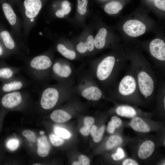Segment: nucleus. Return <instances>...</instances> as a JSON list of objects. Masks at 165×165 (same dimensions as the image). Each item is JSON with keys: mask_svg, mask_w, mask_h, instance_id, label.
Wrapping results in <instances>:
<instances>
[{"mask_svg": "<svg viewBox=\"0 0 165 165\" xmlns=\"http://www.w3.org/2000/svg\"><path fill=\"white\" fill-rule=\"evenodd\" d=\"M130 65L140 93L145 98L151 96L156 90V82L150 65L145 62L134 61Z\"/></svg>", "mask_w": 165, "mask_h": 165, "instance_id": "f257e3e1", "label": "nucleus"}, {"mask_svg": "<svg viewBox=\"0 0 165 165\" xmlns=\"http://www.w3.org/2000/svg\"><path fill=\"white\" fill-rule=\"evenodd\" d=\"M53 64L50 57L42 54L28 60L24 67L34 81L37 84H41L47 78Z\"/></svg>", "mask_w": 165, "mask_h": 165, "instance_id": "f03ea898", "label": "nucleus"}, {"mask_svg": "<svg viewBox=\"0 0 165 165\" xmlns=\"http://www.w3.org/2000/svg\"><path fill=\"white\" fill-rule=\"evenodd\" d=\"M119 59L113 56L106 57L97 65L96 71L97 79L101 82L106 81L114 74H117L123 65Z\"/></svg>", "mask_w": 165, "mask_h": 165, "instance_id": "7ed1b4c3", "label": "nucleus"}, {"mask_svg": "<svg viewBox=\"0 0 165 165\" xmlns=\"http://www.w3.org/2000/svg\"><path fill=\"white\" fill-rule=\"evenodd\" d=\"M121 79L116 90L117 93L124 97L140 93L134 74L131 69Z\"/></svg>", "mask_w": 165, "mask_h": 165, "instance_id": "20e7f679", "label": "nucleus"}, {"mask_svg": "<svg viewBox=\"0 0 165 165\" xmlns=\"http://www.w3.org/2000/svg\"><path fill=\"white\" fill-rule=\"evenodd\" d=\"M61 90L57 86H47L42 89L39 102L41 108L44 110H50L54 108L58 101Z\"/></svg>", "mask_w": 165, "mask_h": 165, "instance_id": "39448f33", "label": "nucleus"}, {"mask_svg": "<svg viewBox=\"0 0 165 165\" xmlns=\"http://www.w3.org/2000/svg\"><path fill=\"white\" fill-rule=\"evenodd\" d=\"M28 96V93L26 91L19 90L7 93L2 97L1 103L7 108H16L22 105Z\"/></svg>", "mask_w": 165, "mask_h": 165, "instance_id": "423d86ee", "label": "nucleus"}, {"mask_svg": "<svg viewBox=\"0 0 165 165\" xmlns=\"http://www.w3.org/2000/svg\"><path fill=\"white\" fill-rule=\"evenodd\" d=\"M149 51L151 56L158 61V66L163 69L165 61V43L160 38L154 39L149 44Z\"/></svg>", "mask_w": 165, "mask_h": 165, "instance_id": "0eeeda50", "label": "nucleus"}, {"mask_svg": "<svg viewBox=\"0 0 165 165\" xmlns=\"http://www.w3.org/2000/svg\"><path fill=\"white\" fill-rule=\"evenodd\" d=\"M2 86L1 90L6 93L21 90L29 84L28 81L21 76H15L8 80Z\"/></svg>", "mask_w": 165, "mask_h": 165, "instance_id": "6e6552de", "label": "nucleus"}, {"mask_svg": "<svg viewBox=\"0 0 165 165\" xmlns=\"http://www.w3.org/2000/svg\"><path fill=\"white\" fill-rule=\"evenodd\" d=\"M123 29L128 35L132 37H137L145 33L146 27L141 22L137 20H131L125 23Z\"/></svg>", "mask_w": 165, "mask_h": 165, "instance_id": "1a4fd4ad", "label": "nucleus"}, {"mask_svg": "<svg viewBox=\"0 0 165 165\" xmlns=\"http://www.w3.org/2000/svg\"><path fill=\"white\" fill-rule=\"evenodd\" d=\"M24 5L26 16L33 21L38 14L42 7L40 0H24Z\"/></svg>", "mask_w": 165, "mask_h": 165, "instance_id": "9d476101", "label": "nucleus"}, {"mask_svg": "<svg viewBox=\"0 0 165 165\" xmlns=\"http://www.w3.org/2000/svg\"><path fill=\"white\" fill-rule=\"evenodd\" d=\"M51 71L53 76L57 79L68 77L72 73L69 66L63 64L58 61L53 63Z\"/></svg>", "mask_w": 165, "mask_h": 165, "instance_id": "9b49d317", "label": "nucleus"}, {"mask_svg": "<svg viewBox=\"0 0 165 165\" xmlns=\"http://www.w3.org/2000/svg\"><path fill=\"white\" fill-rule=\"evenodd\" d=\"M82 96L86 99L92 101L99 100L102 95L101 90L96 86H91L84 89L81 93Z\"/></svg>", "mask_w": 165, "mask_h": 165, "instance_id": "f8f14e48", "label": "nucleus"}, {"mask_svg": "<svg viewBox=\"0 0 165 165\" xmlns=\"http://www.w3.org/2000/svg\"><path fill=\"white\" fill-rule=\"evenodd\" d=\"M37 153L38 155L42 157L47 156L49 154L50 145L46 136L42 135L37 139Z\"/></svg>", "mask_w": 165, "mask_h": 165, "instance_id": "ddd939ff", "label": "nucleus"}, {"mask_svg": "<svg viewBox=\"0 0 165 165\" xmlns=\"http://www.w3.org/2000/svg\"><path fill=\"white\" fill-rule=\"evenodd\" d=\"M155 147V144L152 141L148 140L145 141L139 147L138 152L139 157L142 160L148 158L153 153Z\"/></svg>", "mask_w": 165, "mask_h": 165, "instance_id": "4468645a", "label": "nucleus"}, {"mask_svg": "<svg viewBox=\"0 0 165 165\" xmlns=\"http://www.w3.org/2000/svg\"><path fill=\"white\" fill-rule=\"evenodd\" d=\"M22 68L19 67L9 66L0 67V79L7 80L16 76L22 70Z\"/></svg>", "mask_w": 165, "mask_h": 165, "instance_id": "2eb2a0df", "label": "nucleus"}, {"mask_svg": "<svg viewBox=\"0 0 165 165\" xmlns=\"http://www.w3.org/2000/svg\"><path fill=\"white\" fill-rule=\"evenodd\" d=\"M129 125L135 130L142 132H148L150 130L149 126L139 117L133 118Z\"/></svg>", "mask_w": 165, "mask_h": 165, "instance_id": "dca6fc26", "label": "nucleus"}, {"mask_svg": "<svg viewBox=\"0 0 165 165\" xmlns=\"http://www.w3.org/2000/svg\"><path fill=\"white\" fill-rule=\"evenodd\" d=\"M71 118L69 114L61 109L55 110L50 115L51 119L54 122L57 123L66 122L70 119Z\"/></svg>", "mask_w": 165, "mask_h": 165, "instance_id": "f3484780", "label": "nucleus"}, {"mask_svg": "<svg viewBox=\"0 0 165 165\" xmlns=\"http://www.w3.org/2000/svg\"><path fill=\"white\" fill-rule=\"evenodd\" d=\"M115 111L118 115L127 117L132 118L137 114L136 111L134 108L126 105L118 106Z\"/></svg>", "mask_w": 165, "mask_h": 165, "instance_id": "a211bd4d", "label": "nucleus"}, {"mask_svg": "<svg viewBox=\"0 0 165 165\" xmlns=\"http://www.w3.org/2000/svg\"><path fill=\"white\" fill-rule=\"evenodd\" d=\"M107 34V30L104 28H101L94 38V46L97 49H101L105 46L106 38Z\"/></svg>", "mask_w": 165, "mask_h": 165, "instance_id": "6ab92c4d", "label": "nucleus"}, {"mask_svg": "<svg viewBox=\"0 0 165 165\" xmlns=\"http://www.w3.org/2000/svg\"><path fill=\"white\" fill-rule=\"evenodd\" d=\"M0 35L6 48L13 52L16 50L17 48L16 44L9 32L6 31H2L0 33Z\"/></svg>", "mask_w": 165, "mask_h": 165, "instance_id": "aec40b11", "label": "nucleus"}, {"mask_svg": "<svg viewBox=\"0 0 165 165\" xmlns=\"http://www.w3.org/2000/svg\"><path fill=\"white\" fill-rule=\"evenodd\" d=\"M2 8L9 24L12 25H14L16 22V16L11 6L7 3H4L2 5Z\"/></svg>", "mask_w": 165, "mask_h": 165, "instance_id": "412c9836", "label": "nucleus"}, {"mask_svg": "<svg viewBox=\"0 0 165 165\" xmlns=\"http://www.w3.org/2000/svg\"><path fill=\"white\" fill-rule=\"evenodd\" d=\"M123 7V5L120 2L113 1L106 5L104 10L109 14H115L118 13L122 9Z\"/></svg>", "mask_w": 165, "mask_h": 165, "instance_id": "4be33fe9", "label": "nucleus"}, {"mask_svg": "<svg viewBox=\"0 0 165 165\" xmlns=\"http://www.w3.org/2000/svg\"><path fill=\"white\" fill-rule=\"evenodd\" d=\"M57 49L58 51L66 58L73 60L76 57V55L75 52L68 49L64 45L62 44H58L57 46Z\"/></svg>", "mask_w": 165, "mask_h": 165, "instance_id": "5701e85b", "label": "nucleus"}, {"mask_svg": "<svg viewBox=\"0 0 165 165\" xmlns=\"http://www.w3.org/2000/svg\"><path fill=\"white\" fill-rule=\"evenodd\" d=\"M122 142V138L117 135L111 136L106 143V147L108 149H110L115 146L120 144Z\"/></svg>", "mask_w": 165, "mask_h": 165, "instance_id": "b1692460", "label": "nucleus"}, {"mask_svg": "<svg viewBox=\"0 0 165 165\" xmlns=\"http://www.w3.org/2000/svg\"><path fill=\"white\" fill-rule=\"evenodd\" d=\"M54 132L56 134L65 139H69L71 136L70 132L67 130L60 127H55Z\"/></svg>", "mask_w": 165, "mask_h": 165, "instance_id": "393cba45", "label": "nucleus"}, {"mask_svg": "<svg viewBox=\"0 0 165 165\" xmlns=\"http://www.w3.org/2000/svg\"><path fill=\"white\" fill-rule=\"evenodd\" d=\"M77 10L81 15L85 14L86 12L88 0H77Z\"/></svg>", "mask_w": 165, "mask_h": 165, "instance_id": "a878e982", "label": "nucleus"}, {"mask_svg": "<svg viewBox=\"0 0 165 165\" xmlns=\"http://www.w3.org/2000/svg\"><path fill=\"white\" fill-rule=\"evenodd\" d=\"M50 139L51 144L54 146H58L62 145L64 142L62 138L57 134H51Z\"/></svg>", "mask_w": 165, "mask_h": 165, "instance_id": "bb28decb", "label": "nucleus"}, {"mask_svg": "<svg viewBox=\"0 0 165 165\" xmlns=\"http://www.w3.org/2000/svg\"><path fill=\"white\" fill-rule=\"evenodd\" d=\"M22 134L29 141L32 142H35L36 141V134L33 131L29 130H26L23 131Z\"/></svg>", "mask_w": 165, "mask_h": 165, "instance_id": "cd10ccee", "label": "nucleus"}, {"mask_svg": "<svg viewBox=\"0 0 165 165\" xmlns=\"http://www.w3.org/2000/svg\"><path fill=\"white\" fill-rule=\"evenodd\" d=\"M19 141L16 138H13L9 140L6 143V147L11 151H14L18 147Z\"/></svg>", "mask_w": 165, "mask_h": 165, "instance_id": "c85d7f7f", "label": "nucleus"}, {"mask_svg": "<svg viewBox=\"0 0 165 165\" xmlns=\"http://www.w3.org/2000/svg\"><path fill=\"white\" fill-rule=\"evenodd\" d=\"M105 126H102L97 129L94 136L93 137L94 141L96 142H99L102 139L103 134L105 131Z\"/></svg>", "mask_w": 165, "mask_h": 165, "instance_id": "c756f323", "label": "nucleus"}, {"mask_svg": "<svg viewBox=\"0 0 165 165\" xmlns=\"http://www.w3.org/2000/svg\"><path fill=\"white\" fill-rule=\"evenodd\" d=\"M85 42L87 46V50L90 52L93 51L95 47L94 37L91 35L89 36Z\"/></svg>", "mask_w": 165, "mask_h": 165, "instance_id": "7c9ffc66", "label": "nucleus"}, {"mask_svg": "<svg viewBox=\"0 0 165 165\" xmlns=\"http://www.w3.org/2000/svg\"><path fill=\"white\" fill-rule=\"evenodd\" d=\"M61 6L62 9H61L64 15L68 14L70 12L71 8L70 4L68 1H63L62 3Z\"/></svg>", "mask_w": 165, "mask_h": 165, "instance_id": "2f4dec72", "label": "nucleus"}, {"mask_svg": "<svg viewBox=\"0 0 165 165\" xmlns=\"http://www.w3.org/2000/svg\"><path fill=\"white\" fill-rule=\"evenodd\" d=\"M124 153L123 150L120 148H119L116 153L112 154V157L115 160H118L123 158L124 156Z\"/></svg>", "mask_w": 165, "mask_h": 165, "instance_id": "473e14b6", "label": "nucleus"}, {"mask_svg": "<svg viewBox=\"0 0 165 165\" xmlns=\"http://www.w3.org/2000/svg\"><path fill=\"white\" fill-rule=\"evenodd\" d=\"M76 49L78 52L80 53H85L88 50L86 42H80L77 46Z\"/></svg>", "mask_w": 165, "mask_h": 165, "instance_id": "72a5a7b5", "label": "nucleus"}, {"mask_svg": "<svg viewBox=\"0 0 165 165\" xmlns=\"http://www.w3.org/2000/svg\"><path fill=\"white\" fill-rule=\"evenodd\" d=\"M111 121L116 128L119 127L122 123L121 119L116 116L112 117L111 118Z\"/></svg>", "mask_w": 165, "mask_h": 165, "instance_id": "f704fd0d", "label": "nucleus"}, {"mask_svg": "<svg viewBox=\"0 0 165 165\" xmlns=\"http://www.w3.org/2000/svg\"><path fill=\"white\" fill-rule=\"evenodd\" d=\"M79 160L82 165H89L90 160L89 158L83 155H81L79 157Z\"/></svg>", "mask_w": 165, "mask_h": 165, "instance_id": "c9c22d12", "label": "nucleus"}, {"mask_svg": "<svg viewBox=\"0 0 165 165\" xmlns=\"http://www.w3.org/2000/svg\"><path fill=\"white\" fill-rule=\"evenodd\" d=\"M94 122V119L91 117H86L84 119L85 126L91 127Z\"/></svg>", "mask_w": 165, "mask_h": 165, "instance_id": "e433bc0d", "label": "nucleus"}, {"mask_svg": "<svg viewBox=\"0 0 165 165\" xmlns=\"http://www.w3.org/2000/svg\"><path fill=\"white\" fill-rule=\"evenodd\" d=\"M154 2L156 7L163 10H165V0H154Z\"/></svg>", "mask_w": 165, "mask_h": 165, "instance_id": "4c0bfd02", "label": "nucleus"}, {"mask_svg": "<svg viewBox=\"0 0 165 165\" xmlns=\"http://www.w3.org/2000/svg\"><path fill=\"white\" fill-rule=\"evenodd\" d=\"M91 128V127L84 126L80 129V131L83 135L87 136L89 135L90 133Z\"/></svg>", "mask_w": 165, "mask_h": 165, "instance_id": "58836bf2", "label": "nucleus"}, {"mask_svg": "<svg viewBox=\"0 0 165 165\" xmlns=\"http://www.w3.org/2000/svg\"><path fill=\"white\" fill-rule=\"evenodd\" d=\"M123 165H138V164L132 159H128L125 160L123 163Z\"/></svg>", "mask_w": 165, "mask_h": 165, "instance_id": "ea45409f", "label": "nucleus"}, {"mask_svg": "<svg viewBox=\"0 0 165 165\" xmlns=\"http://www.w3.org/2000/svg\"><path fill=\"white\" fill-rule=\"evenodd\" d=\"M116 128L112 124L111 121H109L108 124L107 130L108 132L112 134L114 132Z\"/></svg>", "mask_w": 165, "mask_h": 165, "instance_id": "a19ab883", "label": "nucleus"}, {"mask_svg": "<svg viewBox=\"0 0 165 165\" xmlns=\"http://www.w3.org/2000/svg\"><path fill=\"white\" fill-rule=\"evenodd\" d=\"M97 129V127L96 125H94L92 127L90 130V133L93 138L94 136Z\"/></svg>", "mask_w": 165, "mask_h": 165, "instance_id": "79ce46f5", "label": "nucleus"}, {"mask_svg": "<svg viewBox=\"0 0 165 165\" xmlns=\"http://www.w3.org/2000/svg\"><path fill=\"white\" fill-rule=\"evenodd\" d=\"M55 15L57 17L60 18H63L64 16V14L61 9L58 10L56 11Z\"/></svg>", "mask_w": 165, "mask_h": 165, "instance_id": "37998d69", "label": "nucleus"}, {"mask_svg": "<svg viewBox=\"0 0 165 165\" xmlns=\"http://www.w3.org/2000/svg\"><path fill=\"white\" fill-rule=\"evenodd\" d=\"M72 165H81V163L79 161H75L72 163Z\"/></svg>", "mask_w": 165, "mask_h": 165, "instance_id": "c03bdc74", "label": "nucleus"}, {"mask_svg": "<svg viewBox=\"0 0 165 165\" xmlns=\"http://www.w3.org/2000/svg\"><path fill=\"white\" fill-rule=\"evenodd\" d=\"M3 53L2 50V48L0 46V56H1Z\"/></svg>", "mask_w": 165, "mask_h": 165, "instance_id": "a18cd8bd", "label": "nucleus"}, {"mask_svg": "<svg viewBox=\"0 0 165 165\" xmlns=\"http://www.w3.org/2000/svg\"><path fill=\"white\" fill-rule=\"evenodd\" d=\"M40 134L43 135L44 134V131H42L40 132Z\"/></svg>", "mask_w": 165, "mask_h": 165, "instance_id": "49530a36", "label": "nucleus"}, {"mask_svg": "<svg viewBox=\"0 0 165 165\" xmlns=\"http://www.w3.org/2000/svg\"><path fill=\"white\" fill-rule=\"evenodd\" d=\"M33 165H41V164L40 163H35L34 164H33Z\"/></svg>", "mask_w": 165, "mask_h": 165, "instance_id": "de8ad7c7", "label": "nucleus"}]
</instances>
